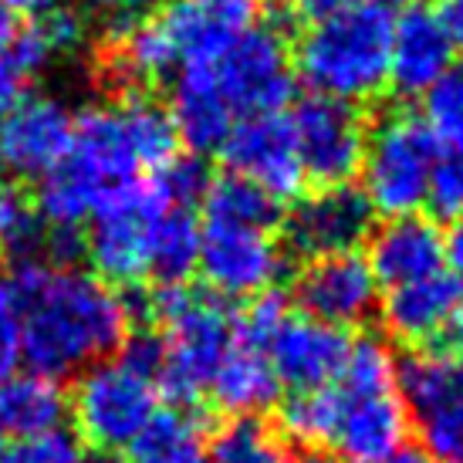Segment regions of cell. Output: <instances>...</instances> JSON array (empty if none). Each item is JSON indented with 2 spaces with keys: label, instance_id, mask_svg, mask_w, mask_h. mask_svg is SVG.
Returning a JSON list of instances; mask_svg holds the SVG:
<instances>
[{
  "label": "cell",
  "instance_id": "obj_22",
  "mask_svg": "<svg viewBox=\"0 0 463 463\" xmlns=\"http://www.w3.org/2000/svg\"><path fill=\"white\" fill-rule=\"evenodd\" d=\"M463 298V281L450 270H439L433 278L389 288L383 298V325L386 332L410 348H437L447 332L457 301Z\"/></svg>",
  "mask_w": 463,
  "mask_h": 463
},
{
  "label": "cell",
  "instance_id": "obj_30",
  "mask_svg": "<svg viewBox=\"0 0 463 463\" xmlns=\"http://www.w3.org/2000/svg\"><path fill=\"white\" fill-rule=\"evenodd\" d=\"M335 423H338V399L335 389H311V392H295L281 406V437H291L305 447L332 443Z\"/></svg>",
  "mask_w": 463,
  "mask_h": 463
},
{
  "label": "cell",
  "instance_id": "obj_31",
  "mask_svg": "<svg viewBox=\"0 0 463 463\" xmlns=\"http://www.w3.org/2000/svg\"><path fill=\"white\" fill-rule=\"evenodd\" d=\"M423 126L437 146H463V71H447L423 95Z\"/></svg>",
  "mask_w": 463,
  "mask_h": 463
},
{
  "label": "cell",
  "instance_id": "obj_29",
  "mask_svg": "<svg viewBox=\"0 0 463 463\" xmlns=\"http://www.w3.org/2000/svg\"><path fill=\"white\" fill-rule=\"evenodd\" d=\"M44 223L38 217L34 196L17 183H0V258L31 260L41 247Z\"/></svg>",
  "mask_w": 463,
  "mask_h": 463
},
{
  "label": "cell",
  "instance_id": "obj_36",
  "mask_svg": "<svg viewBox=\"0 0 463 463\" xmlns=\"http://www.w3.org/2000/svg\"><path fill=\"white\" fill-rule=\"evenodd\" d=\"M21 362V305L11 288V278L0 270V383L17 373Z\"/></svg>",
  "mask_w": 463,
  "mask_h": 463
},
{
  "label": "cell",
  "instance_id": "obj_49",
  "mask_svg": "<svg viewBox=\"0 0 463 463\" xmlns=\"http://www.w3.org/2000/svg\"><path fill=\"white\" fill-rule=\"evenodd\" d=\"M0 453H4V430H0Z\"/></svg>",
  "mask_w": 463,
  "mask_h": 463
},
{
  "label": "cell",
  "instance_id": "obj_42",
  "mask_svg": "<svg viewBox=\"0 0 463 463\" xmlns=\"http://www.w3.org/2000/svg\"><path fill=\"white\" fill-rule=\"evenodd\" d=\"M437 14L450 34L453 48H463V0H443Z\"/></svg>",
  "mask_w": 463,
  "mask_h": 463
},
{
  "label": "cell",
  "instance_id": "obj_6",
  "mask_svg": "<svg viewBox=\"0 0 463 463\" xmlns=\"http://www.w3.org/2000/svg\"><path fill=\"white\" fill-rule=\"evenodd\" d=\"M437 159V142L420 116L389 112L369 129L362 156V196L373 213L386 220L410 217L426 206L430 173Z\"/></svg>",
  "mask_w": 463,
  "mask_h": 463
},
{
  "label": "cell",
  "instance_id": "obj_39",
  "mask_svg": "<svg viewBox=\"0 0 463 463\" xmlns=\"http://www.w3.org/2000/svg\"><path fill=\"white\" fill-rule=\"evenodd\" d=\"M24 85L27 78L17 71V65H14L7 54H0V122L24 102Z\"/></svg>",
  "mask_w": 463,
  "mask_h": 463
},
{
  "label": "cell",
  "instance_id": "obj_33",
  "mask_svg": "<svg viewBox=\"0 0 463 463\" xmlns=\"http://www.w3.org/2000/svg\"><path fill=\"white\" fill-rule=\"evenodd\" d=\"M0 463H91V450L78 439V433L58 426L11 443L0 453Z\"/></svg>",
  "mask_w": 463,
  "mask_h": 463
},
{
  "label": "cell",
  "instance_id": "obj_1",
  "mask_svg": "<svg viewBox=\"0 0 463 463\" xmlns=\"http://www.w3.org/2000/svg\"><path fill=\"white\" fill-rule=\"evenodd\" d=\"M180 139L166 105L149 95H129L112 105H91L75 116V136L65 163L41 180L34 196L44 227H75L95 206L129 183L153 176L176 159Z\"/></svg>",
  "mask_w": 463,
  "mask_h": 463
},
{
  "label": "cell",
  "instance_id": "obj_26",
  "mask_svg": "<svg viewBox=\"0 0 463 463\" xmlns=\"http://www.w3.org/2000/svg\"><path fill=\"white\" fill-rule=\"evenodd\" d=\"M200 233L203 227L183 206H173L156 220L153 241H149V264L146 278H153L156 288L186 284L200 264Z\"/></svg>",
  "mask_w": 463,
  "mask_h": 463
},
{
  "label": "cell",
  "instance_id": "obj_37",
  "mask_svg": "<svg viewBox=\"0 0 463 463\" xmlns=\"http://www.w3.org/2000/svg\"><path fill=\"white\" fill-rule=\"evenodd\" d=\"M38 24L44 31V38L52 41L54 54L75 52L78 44L85 41V17L71 11V7H54L52 14L38 17Z\"/></svg>",
  "mask_w": 463,
  "mask_h": 463
},
{
  "label": "cell",
  "instance_id": "obj_25",
  "mask_svg": "<svg viewBox=\"0 0 463 463\" xmlns=\"http://www.w3.org/2000/svg\"><path fill=\"white\" fill-rule=\"evenodd\" d=\"M68 416V396L61 383L38 373H14L0 383V430L17 439L58 430Z\"/></svg>",
  "mask_w": 463,
  "mask_h": 463
},
{
  "label": "cell",
  "instance_id": "obj_35",
  "mask_svg": "<svg viewBox=\"0 0 463 463\" xmlns=\"http://www.w3.org/2000/svg\"><path fill=\"white\" fill-rule=\"evenodd\" d=\"M156 180L163 186V194L173 206H183L190 210L196 200H203L206 190H210V166L200 156H176L169 166H163L156 173Z\"/></svg>",
  "mask_w": 463,
  "mask_h": 463
},
{
  "label": "cell",
  "instance_id": "obj_4",
  "mask_svg": "<svg viewBox=\"0 0 463 463\" xmlns=\"http://www.w3.org/2000/svg\"><path fill=\"white\" fill-rule=\"evenodd\" d=\"M260 21V0H166L126 31V61L142 81L176 75L183 65L217 61Z\"/></svg>",
  "mask_w": 463,
  "mask_h": 463
},
{
  "label": "cell",
  "instance_id": "obj_32",
  "mask_svg": "<svg viewBox=\"0 0 463 463\" xmlns=\"http://www.w3.org/2000/svg\"><path fill=\"white\" fill-rule=\"evenodd\" d=\"M426 206L437 220L463 217V146H437Z\"/></svg>",
  "mask_w": 463,
  "mask_h": 463
},
{
  "label": "cell",
  "instance_id": "obj_20",
  "mask_svg": "<svg viewBox=\"0 0 463 463\" xmlns=\"http://www.w3.org/2000/svg\"><path fill=\"white\" fill-rule=\"evenodd\" d=\"M166 112L176 129V139L186 142L194 156L220 153L231 129L237 126V116L217 85L213 61L176 68V75L169 78Z\"/></svg>",
  "mask_w": 463,
  "mask_h": 463
},
{
  "label": "cell",
  "instance_id": "obj_48",
  "mask_svg": "<svg viewBox=\"0 0 463 463\" xmlns=\"http://www.w3.org/2000/svg\"><path fill=\"white\" fill-rule=\"evenodd\" d=\"M295 463H342L335 453H322V450H308L301 460H295Z\"/></svg>",
  "mask_w": 463,
  "mask_h": 463
},
{
  "label": "cell",
  "instance_id": "obj_23",
  "mask_svg": "<svg viewBox=\"0 0 463 463\" xmlns=\"http://www.w3.org/2000/svg\"><path fill=\"white\" fill-rule=\"evenodd\" d=\"M278 392H281V383L270 369L268 355L241 338L223 355L206 386V396L213 399V406L220 412H231V420L233 416H258L260 410L278 402Z\"/></svg>",
  "mask_w": 463,
  "mask_h": 463
},
{
  "label": "cell",
  "instance_id": "obj_12",
  "mask_svg": "<svg viewBox=\"0 0 463 463\" xmlns=\"http://www.w3.org/2000/svg\"><path fill=\"white\" fill-rule=\"evenodd\" d=\"M373 217L359 186H318L298 196L291 213L281 220L284 247L305 260L352 254L362 241H369Z\"/></svg>",
  "mask_w": 463,
  "mask_h": 463
},
{
  "label": "cell",
  "instance_id": "obj_43",
  "mask_svg": "<svg viewBox=\"0 0 463 463\" xmlns=\"http://www.w3.org/2000/svg\"><path fill=\"white\" fill-rule=\"evenodd\" d=\"M443 348L447 352H463V298L457 301V308H453L450 322H447V332H443Z\"/></svg>",
  "mask_w": 463,
  "mask_h": 463
},
{
  "label": "cell",
  "instance_id": "obj_34",
  "mask_svg": "<svg viewBox=\"0 0 463 463\" xmlns=\"http://www.w3.org/2000/svg\"><path fill=\"white\" fill-rule=\"evenodd\" d=\"M288 315H291L288 298H284L278 288H270V291H264V295L250 298L247 308L237 315V338L264 352L270 342V335L281 328V322L288 318Z\"/></svg>",
  "mask_w": 463,
  "mask_h": 463
},
{
  "label": "cell",
  "instance_id": "obj_14",
  "mask_svg": "<svg viewBox=\"0 0 463 463\" xmlns=\"http://www.w3.org/2000/svg\"><path fill=\"white\" fill-rule=\"evenodd\" d=\"M220 153H223L233 176L260 186L278 203L298 200L305 183H308L305 169H301L291 118L284 112L237 118V126L231 129Z\"/></svg>",
  "mask_w": 463,
  "mask_h": 463
},
{
  "label": "cell",
  "instance_id": "obj_10",
  "mask_svg": "<svg viewBox=\"0 0 463 463\" xmlns=\"http://www.w3.org/2000/svg\"><path fill=\"white\" fill-rule=\"evenodd\" d=\"M213 75L237 118L281 112L295 95V65L281 24H254L213 61Z\"/></svg>",
  "mask_w": 463,
  "mask_h": 463
},
{
  "label": "cell",
  "instance_id": "obj_7",
  "mask_svg": "<svg viewBox=\"0 0 463 463\" xmlns=\"http://www.w3.org/2000/svg\"><path fill=\"white\" fill-rule=\"evenodd\" d=\"M166 210H173V203L156 173L105 196L89 217L85 233V254L95 268V278L105 284H139L149 264L153 227Z\"/></svg>",
  "mask_w": 463,
  "mask_h": 463
},
{
  "label": "cell",
  "instance_id": "obj_17",
  "mask_svg": "<svg viewBox=\"0 0 463 463\" xmlns=\"http://www.w3.org/2000/svg\"><path fill=\"white\" fill-rule=\"evenodd\" d=\"M335 389L338 423L332 433L335 457L342 463H379L406 447L412 420L399 389L386 392H345Z\"/></svg>",
  "mask_w": 463,
  "mask_h": 463
},
{
  "label": "cell",
  "instance_id": "obj_15",
  "mask_svg": "<svg viewBox=\"0 0 463 463\" xmlns=\"http://www.w3.org/2000/svg\"><path fill=\"white\" fill-rule=\"evenodd\" d=\"M295 301L301 315L332 328L369 322L379 308V284L362 254H332L305 260L295 278Z\"/></svg>",
  "mask_w": 463,
  "mask_h": 463
},
{
  "label": "cell",
  "instance_id": "obj_41",
  "mask_svg": "<svg viewBox=\"0 0 463 463\" xmlns=\"http://www.w3.org/2000/svg\"><path fill=\"white\" fill-rule=\"evenodd\" d=\"M443 264H450V274L463 281V217L453 220L450 231L443 233Z\"/></svg>",
  "mask_w": 463,
  "mask_h": 463
},
{
  "label": "cell",
  "instance_id": "obj_44",
  "mask_svg": "<svg viewBox=\"0 0 463 463\" xmlns=\"http://www.w3.org/2000/svg\"><path fill=\"white\" fill-rule=\"evenodd\" d=\"M17 31H21V24H17V14L7 7V0H0V54L11 48V41L17 38Z\"/></svg>",
  "mask_w": 463,
  "mask_h": 463
},
{
  "label": "cell",
  "instance_id": "obj_2",
  "mask_svg": "<svg viewBox=\"0 0 463 463\" xmlns=\"http://www.w3.org/2000/svg\"><path fill=\"white\" fill-rule=\"evenodd\" d=\"M21 305V359L31 373L61 383L126 345L132 308L112 284L78 268L21 260L7 274Z\"/></svg>",
  "mask_w": 463,
  "mask_h": 463
},
{
  "label": "cell",
  "instance_id": "obj_16",
  "mask_svg": "<svg viewBox=\"0 0 463 463\" xmlns=\"http://www.w3.org/2000/svg\"><path fill=\"white\" fill-rule=\"evenodd\" d=\"M75 116L52 95H31L0 122V163L14 176L44 180L65 163Z\"/></svg>",
  "mask_w": 463,
  "mask_h": 463
},
{
  "label": "cell",
  "instance_id": "obj_27",
  "mask_svg": "<svg viewBox=\"0 0 463 463\" xmlns=\"http://www.w3.org/2000/svg\"><path fill=\"white\" fill-rule=\"evenodd\" d=\"M206 223H231V227H247V231L274 233L281 227V203L260 186L241 180V176H217L210 180V190L203 196Z\"/></svg>",
  "mask_w": 463,
  "mask_h": 463
},
{
  "label": "cell",
  "instance_id": "obj_21",
  "mask_svg": "<svg viewBox=\"0 0 463 463\" xmlns=\"http://www.w3.org/2000/svg\"><path fill=\"white\" fill-rule=\"evenodd\" d=\"M375 284L402 288V284L423 281L443 270V233L437 220L410 213L392 217L369 233V258Z\"/></svg>",
  "mask_w": 463,
  "mask_h": 463
},
{
  "label": "cell",
  "instance_id": "obj_3",
  "mask_svg": "<svg viewBox=\"0 0 463 463\" xmlns=\"http://www.w3.org/2000/svg\"><path fill=\"white\" fill-rule=\"evenodd\" d=\"M392 14L365 0L315 21L301 31L291 52L295 81L332 102H373L389 85Z\"/></svg>",
  "mask_w": 463,
  "mask_h": 463
},
{
  "label": "cell",
  "instance_id": "obj_8",
  "mask_svg": "<svg viewBox=\"0 0 463 463\" xmlns=\"http://www.w3.org/2000/svg\"><path fill=\"white\" fill-rule=\"evenodd\" d=\"M159 410V386L122 359H105L78 375L71 412L78 439L99 453L126 450Z\"/></svg>",
  "mask_w": 463,
  "mask_h": 463
},
{
  "label": "cell",
  "instance_id": "obj_24",
  "mask_svg": "<svg viewBox=\"0 0 463 463\" xmlns=\"http://www.w3.org/2000/svg\"><path fill=\"white\" fill-rule=\"evenodd\" d=\"M126 463H203L206 426L194 406L169 402L149 416L139 437L126 447Z\"/></svg>",
  "mask_w": 463,
  "mask_h": 463
},
{
  "label": "cell",
  "instance_id": "obj_38",
  "mask_svg": "<svg viewBox=\"0 0 463 463\" xmlns=\"http://www.w3.org/2000/svg\"><path fill=\"white\" fill-rule=\"evenodd\" d=\"M91 11L105 14L112 24H132V21H142L156 14L166 0H85Z\"/></svg>",
  "mask_w": 463,
  "mask_h": 463
},
{
  "label": "cell",
  "instance_id": "obj_19",
  "mask_svg": "<svg viewBox=\"0 0 463 463\" xmlns=\"http://www.w3.org/2000/svg\"><path fill=\"white\" fill-rule=\"evenodd\" d=\"M453 41L439 14L423 4H410L392 17L389 44V81L402 99L426 95L439 78L453 71Z\"/></svg>",
  "mask_w": 463,
  "mask_h": 463
},
{
  "label": "cell",
  "instance_id": "obj_45",
  "mask_svg": "<svg viewBox=\"0 0 463 463\" xmlns=\"http://www.w3.org/2000/svg\"><path fill=\"white\" fill-rule=\"evenodd\" d=\"M14 14H31V17H44L58 7V0H7Z\"/></svg>",
  "mask_w": 463,
  "mask_h": 463
},
{
  "label": "cell",
  "instance_id": "obj_5",
  "mask_svg": "<svg viewBox=\"0 0 463 463\" xmlns=\"http://www.w3.org/2000/svg\"><path fill=\"white\" fill-rule=\"evenodd\" d=\"M149 322L159 325L163 365L156 386L176 406H196L223 355L237 342V315L217 295H196L186 284L156 288L146 298Z\"/></svg>",
  "mask_w": 463,
  "mask_h": 463
},
{
  "label": "cell",
  "instance_id": "obj_47",
  "mask_svg": "<svg viewBox=\"0 0 463 463\" xmlns=\"http://www.w3.org/2000/svg\"><path fill=\"white\" fill-rule=\"evenodd\" d=\"M365 4H373V7H379V11H386V14H392L396 17L399 11H406L412 0H365Z\"/></svg>",
  "mask_w": 463,
  "mask_h": 463
},
{
  "label": "cell",
  "instance_id": "obj_46",
  "mask_svg": "<svg viewBox=\"0 0 463 463\" xmlns=\"http://www.w3.org/2000/svg\"><path fill=\"white\" fill-rule=\"evenodd\" d=\"M379 463H433L430 457H426V450H420V447H402V450H396L392 457H386V460Z\"/></svg>",
  "mask_w": 463,
  "mask_h": 463
},
{
  "label": "cell",
  "instance_id": "obj_40",
  "mask_svg": "<svg viewBox=\"0 0 463 463\" xmlns=\"http://www.w3.org/2000/svg\"><path fill=\"white\" fill-rule=\"evenodd\" d=\"M291 4H295L298 17H305L308 24H315V21H325V17H332V14L352 7L355 0H291Z\"/></svg>",
  "mask_w": 463,
  "mask_h": 463
},
{
  "label": "cell",
  "instance_id": "obj_9",
  "mask_svg": "<svg viewBox=\"0 0 463 463\" xmlns=\"http://www.w3.org/2000/svg\"><path fill=\"white\" fill-rule=\"evenodd\" d=\"M396 389L426 457L463 463V352L412 348L396 362Z\"/></svg>",
  "mask_w": 463,
  "mask_h": 463
},
{
  "label": "cell",
  "instance_id": "obj_28",
  "mask_svg": "<svg viewBox=\"0 0 463 463\" xmlns=\"http://www.w3.org/2000/svg\"><path fill=\"white\" fill-rule=\"evenodd\" d=\"M203 463H295L288 439L260 416H233L206 439Z\"/></svg>",
  "mask_w": 463,
  "mask_h": 463
},
{
  "label": "cell",
  "instance_id": "obj_11",
  "mask_svg": "<svg viewBox=\"0 0 463 463\" xmlns=\"http://www.w3.org/2000/svg\"><path fill=\"white\" fill-rule=\"evenodd\" d=\"M288 118L295 129L305 180L315 183V190L348 186L359 176L369 126L355 105L308 95Z\"/></svg>",
  "mask_w": 463,
  "mask_h": 463
},
{
  "label": "cell",
  "instance_id": "obj_18",
  "mask_svg": "<svg viewBox=\"0 0 463 463\" xmlns=\"http://www.w3.org/2000/svg\"><path fill=\"white\" fill-rule=\"evenodd\" d=\"M348 345L352 342L342 328L315 322L308 315H288L281 328L270 335L264 355L281 386L311 392V389L332 386L338 379Z\"/></svg>",
  "mask_w": 463,
  "mask_h": 463
},
{
  "label": "cell",
  "instance_id": "obj_13",
  "mask_svg": "<svg viewBox=\"0 0 463 463\" xmlns=\"http://www.w3.org/2000/svg\"><path fill=\"white\" fill-rule=\"evenodd\" d=\"M206 288L217 298H258L284 270V247L264 231L206 223L200 233V264Z\"/></svg>",
  "mask_w": 463,
  "mask_h": 463
}]
</instances>
